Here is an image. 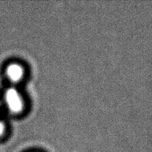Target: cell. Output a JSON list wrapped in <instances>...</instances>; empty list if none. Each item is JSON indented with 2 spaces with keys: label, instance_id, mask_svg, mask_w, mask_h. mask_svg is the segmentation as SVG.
I'll list each match as a JSON object with an SVG mask.
<instances>
[{
  "label": "cell",
  "instance_id": "6da1fadb",
  "mask_svg": "<svg viewBox=\"0 0 152 152\" xmlns=\"http://www.w3.org/2000/svg\"><path fill=\"white\" fill-rule=\"evenodd\" d=\"M4 114L11 118L18 119L25 116L30 107V102L21 87L5 85L0 93Z\"/></svg>",
  "mask_w": 152,
  "mask_h": 152
},
{
  "label": "cell",
  "instance_id": "7a4b0ae2",
  "mask_svg": "<svg viewBox=\"0 0 152 152\" xmlns=\"http://www.w3.org/2000/svg\"><path fill=\"white\" fill-rule=\"evenodd\" d=\"M1 74L6 86L23 88L29 79V69L28 65L23 61L19 59H12L4 64Z\"/></svg>",
  "mask_w": 152,
  "mask_h": 152
},
{
  "label": "cell",
  "instance_id": "3957f363",
  "mask_svg": "<svg viewBox=\"0 0 152 152\" xmlns=\"http://www.w3.org/2000/svg\"><path fill=\"white\" fill-rule=\"evenodd\" d=\"M10 133V125L7 119L4 116H0V141L5 140Z\"/></svg>",
  "mask_w": 152,
  "mask_h": 152
},
{
  "label": "cell",
  "instance_id": "277c9868",
  "mask_svg": "<svg viewBox=\"0 0 152 152\" xmlns=\"http://www.w3.org/2000/svg\"><path fill=\"white\" fill-rule=\"evenodd\" d=\"M4 107H3L2 102H1V97H0V116H4Z\"/></svg>",
  "mask_w": 152,
  "mask_h": 152
},
{
  "label": "cell",
  "instance_id": "5b68a950",
  "mask_svg": "<svg viewBox=\"0 0 152 152\" xmlns=\"http://www.w3.org/2000/svg\"><path fill=\"white\" fill-rule=\"evenodd\" d=\"M31 152H42L41 151H31Z\"/></svg>",
  "mask_w": 152,
  "mask_h": 152
}]
</instances>
